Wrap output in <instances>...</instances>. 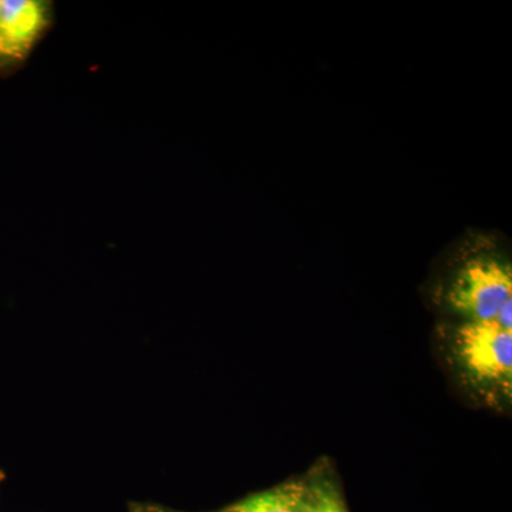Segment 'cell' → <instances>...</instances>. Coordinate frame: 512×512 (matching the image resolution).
Returning <instances> with one entry per match:
<instances>
[{
    "mask_svg": "<svg viewBox=\"0 0 512 512\" xmlns=\"http://www.w3.org/2000/svg\"><path fill=\"white\" fill-rule=\"evenodd\" d=\"M293 512H346L333 488L320 484L305 487Z\"/></svg>",
    "mask_w": 512,
    "mask_h": 512,
    "instance_id": "5b68a950",
    "label": "cell"
},
{
    "mask_svg": "<svg viewBox=\"0 0 512 512\" xmlns=\"http://www.w3.org/2000/svg\"><path fill=\"white\" fill-rule=\"evenodd\" d=\"M55 3L0 0V77L13 76L55 25Z\"/></svg>",
    "mask_w": 512,
    "mask_h": 512,
    "instance_id": "6da1fadb",
    "label": "cell"
},
{
    "mask_svg": "<svg viewBox=\"0 0 512 512\" xmlns=\"http://www.w3.org/2000/svg\"><path fill=\"white\" fill-rule=\"evenodd\" d=\"M457 353L464 369L478 382L511 386L512 332L494 320H468L458 329Z\"/></svg>",
    "mask_w": 512,
    "mask_h": 512,
    "instance_id": "3957f363",
    "label": "cell"
},
{
    "mask_svg": "<svg viewBox=\"0 0 512 512\" xmlns=\"http://www.w3.org/2000/svg\"><path fill=\"white\" fill-rule=\"evenodd\" d=\"M494 322L500 325L501 328L512 332V301L505 303L495 316Z\"/></svg>",
    "mask_w": 512,
    "mask_h": 512,
    "instance_id": "8992f818",
    "label": "cell"
},
{
    "mask_svg": "<svg viewBox=\"0 0 512 512\" xmlns=\"http://www.w3.org/2000/svg\"><path fill=\"white\" fill-rule=\"evenodd\" d=\"M510 301L511 268L495 258H477L468 262L448 293V302L454 311L476 322L494 320Z\"/></svg>",
    "mask_w": 512,
    "mask_h": 512,
    "instance_id": "7a4b0ae2",
    "label": "cell"
},
{
    "mask_svg": "<svg viewBox=\"0 0 512 512\" xmlns=\"http://www.w3.org/2000/svg\"><path fill=\"white\" fill-rule=\"evenodd\" d=\"M303 485L289 484L245 498L229 512H293Z\"/></svg>",
    "mask_w": 512,
    "mask_h": 512,
    "instance_id": "277c9868",
    "label": "cell"
},
{
    "mask_svg": "<svg viewBox=\"0 0 512 512\" xmlns=\"http://www.w3.org/2000/svg\"><path fill=\"white\" fill-rule=\"evenodd\" d=\"M140 512H163V511H158V510H146V511H140Z\"/></svg>",
    "mask_w": 512,
    "mask_h": 512,
    "instance_id": "52a82bcc",
    "label": "cell"
}]
</instances>
